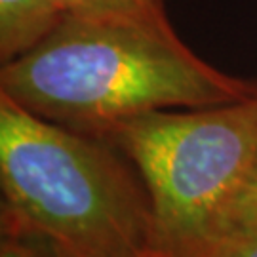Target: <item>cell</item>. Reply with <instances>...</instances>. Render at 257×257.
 I'll return each instance as SVG.
<instances>
[{
  "label": "cell",
  "mask_w": 257,
  "mask_h": 257,
  "mask_svg": "<svg viewBox=\"0 0 257 257\" xmlns=\"http://www.w3.org/2000/svg\"><path fill=\"white\" fill-rule=\"evenodd\" d=\"M0 93L86 136L153 110L248 99L257 78L208 63L177 35L164 8L65 14L38 46L2 63Z\"/></svg>",
  "instance_id": "obj_1"
},
{
  "label": "cell",
  "mask_w": 257,
  "mask_h": 257,
  "mask_svg": "<svg viewBox=\"0 0 257 257\" xmlns=\"http://www.w3.org/2000/svg\"><path fill=\"white\" fill-rule=\"evenodd\" d=\"M2 206L73 257L156 251L143 177L116 147L38 116L0 93Z\"/></svg>",
  "instance_id": "obj_2"
},
{
  "label": "cell",
  "mask_w": 257,
  "mask_h": 257,
  "mask_svg": "<svg viewBox=\"0 0 257 257\" xmlns=\"http://www.w3.org/2000/svg\"><path fill=\"white\" fill-rule=\"evenodd\" d=\"M92 138L138 168L155 208L156 248L202 257L211 223L257 160V93L202 109L145 112Z\"/></svg>",
  "instance_id": "obj_3"
},
{
  "label": "cell",
  "mask_w": 257,
  "mask_h": 257,
  "mask_svg": "<svg viewBox=\"0 0 257 257\" xmlns=\"http://www.w3.org/2000/svg\"><path fill=\"white\" fill-rule=\"evenodd\" d=\"M54 0H0V61L31 52L63 19Z\"/></svg>",
  "instance_id": "obj_4"
},
{
  "label": "cell",
  "mask_w": 257,
  "mask_h": 257,
  "mask_svg": "<svg viewBox=\"0 0 257 257\" xmlns=\"http://www.w3.org/2000/svg\"><path fill=\"white\" fill-rule=\"evenodd\" d=\"M257 236V160L248 177L211 223L202 257L211 251Z\"/></svg>",
  "instance_id": "obj_5"
},
{
  "label": "cell",
  "mask_w": 257,
  "mask_h": 257,
  "mask_svg": "<svg viewBox=\"0 0 257 257\" xmlns=\"http://www.w3.org/2000/svg\"><path fill=\"white\" fill-rule=\"evenodd\" d=\"M0 257H73L54 238L0 211Z\"/></svg>",
  "instance_id": "obj_6"
},
{
  "label": "cell",
  "mask_w": 257,
  "mask_h": 257,
  "mask_svg": "<svg viewBox=\"0 0 257 257\" xmlns=\"http://www.w3.org/2000/svg\"><path fill=\"white\" fill-rule=\"evenodd\" d=\"M63 14H110L164 8V0H54Z\"/></svg>",
  "instance_id": "obj_7"
},
{
  "label": "cell",
  "mask_w": 257,
  "mask_h": 257,
  "mask_svg": "<svg viewBox=\"0 0 257 257\" xmlns=\"http://www.w3.org/2000/svg\"><path fill=\"white\" fill-rule=\"evenodd\" d=\"M206 257H257V236L223 246Z\"/></svg>",
  "instance_id": "obj_8"
},
{
  "label": "cell",
  "mask_w": 257,
  "mask_h": 257,
  "mask_svg": "<svg viewBox=\"0 0 257 257\" xmlns=\"http://www.w3.org/2000/svg\"><path fill=\"white\" fill-rule=\"evenodd\" d=\"M143 257H174V255H170V253H164V251L156 249V251H151V253H147V255H143Z\"/></svg>",
  "instance_id": "obj_9"
}]
</instances>
